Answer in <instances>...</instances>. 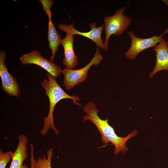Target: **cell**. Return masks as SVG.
Masks as SVG:
<instances>
[{
    "mask_svg": "<svg viewBox=\"0 0 168 168\" xmlns=\"http://www.w3.org/2000/svg\"><path fill=\"white\" fill-rule=\"evenodd\" d=\"M83 110L86 114L83 117V121L90 120L95 125L101 135V140L105 143V146L111 142L115 147L114 155L120 152L124 154L128 150L126 142L130 138L137 135V130L133 131L124 138L119 137L115 133L114 128L108 123V119L104 120L99 117L98 114L99 110L94 103L89 102L84 106Z\"/></svg>",
    "mask_w": 168,
    "mask_h": 168,
    "instance_id": "6da1fadb",
    "label": "cell"
},
{
    "mask_svg": "<svg viewBox=\"0 0 168 168\" xmlns=\"http://www.w3.org/2000/svg\"><path fill=\"white\" fill-rule=\"evenodd\" d=\"M46 76L48 79H43L41 85L49 98V110L48 116L43 119L44 125L43 128L40 131V133L45 135L49 130L51 129L56 134H58L59 132L55 127L54 121L53 112L55 105L61 100L67 98L72 100L74 104L81 106L82 105L77 101L80 100L81 98L75 95L68 94L58 84L55 78L49 73H47Z\"/></svg>",
    "mask_w": 168,
    "mask_h": 168,
    "instance_id": "7a4b0ae2",
    "label": "cell"
},
{
    "mask_svg": "<svg viewBox=\"0 0 168 168\" xmlns=\"http://www.w3.org/2000/svg\"><path fill=\"white\" fill-rule=\"evenodd\" d=\"M126 6L123 7L115 11L114 15L105 16L103 19L105 34L104 42V50H108V42L110 37L112 35L119 36L124 33L130 25L132 19L124 14Z\"/></svg>",
    "mask_w": 168,
    "mask_h": 168,
    "instance_id": "3957f363",
    "label": "cell"
},
{
    "mask_svg": "<svg viewBox=\"0 0 168 168\" xmlns=\"http://www.w3.org/2000/svg\"><path fill=\"white\" fill-rule=\"evenodd\" d=\"M100 48L97 47L95 55L90 62L83 68L77 70L66 68L62 70L64 79L63 85L69 90L78 84L85 81L87 78L88 72L91 66L99 64L103 59L100 54Z\"/></svg>",
    "mask_w": 168,
    "mask_h": 168,
    "instance_id": "277c9868",
    "label": "cell"
},
{
    "mask_svg": "<svg viewBox=\"0 0 168 168\" xmlns=\"http://www.w3.org/2000/svg\"><path fill=\"white\" fill-rule=\"evenodd\" d=\"M168 34V27L166 30L159 36L156 35L152 37L147 38H142L136 36L132 31L127 32L128 36L131 40L130 47L126 51L125 57L130 60L135 59L140 53L146 49L155 47L161 41L162 36Z\"/></svg>",
    "mask_w": 168,
    "mask_h": 168,
    "instance_id": "5b68a950",
    "label": "cell"
},
{
    "mask_svg": "<svg viewBox=\"0 0 168 168\" xmlns=\"http://www.w3.org/2000/svg\"><path fill=\"white\" fill-rule=\"evenodd\" d=\"M19 59L22 65L33 64L39 65L55 78L59 76L62 70L57 64L43 58L41 53L37 50L22 54Z\"/></svg>",
    "mask_w": 168,
    "mask_h": 168,
    "instance_id": "8992f818",
    "label": "cell"
},
{
    "mask_svg": "<svg viewBox=\"0 0 168 168\" xmlns=\"http://www.w3.org/2000/svg\"><path fill=\"white\" fill-rule=\"evenodd\" d=\"M7 55L5 50L0 51V76L2 81V89L11 96L18 97L21 89L16 78L10 74L6 67L5 60Z\"/></svg>",
    "mask_w": 168,
    "mask_h": 168,
    "instance_id": "52a82bcc",
    "label": "cell"
},
{
    "mask_svg": "<svg viewBox=\"0 0 168 168\" xmlns=\"http://www.w3.org/2000/svg\"><path fill=\"white\" fill-rule=\"evenodd\" d=\"M96 24L95 22L90 24V27L91 30L87 32H82L78 31L74 27L73 23L67 25L65 24L60 23L58 24V28L68 34L74 35H80L87 38L93 41L98 47L104 50V42L101 38V34L103 31L104 24L98 27H96Z\"/></svg>",
    "mask_w": 168,
    "mask_h": 168,
    "instance_id": "ba28073f",
    "label": "cell"
},
{
    "mask_svg": "<svg viewBox=\"0 0 168 168\" xmlns=\"http://www.w3.org/2000/svg\"><path fill=\"white\" fill-rule=\"evenodd\" d=\"M153 50L156 52V60L153 70L149 74L150 79L161 71L165 70L168 72V46L165 39L162 38Z\"/></svg>",
    "mask_w": 168,
    "mask_h": 168,
    "instance_id": "9c48e42d",
    "label": "cell"
},
{
    "mask_svg": "<svg viewBox=\"0 0 168 168\" xmlns=\"http://www.w3.org/2000/svg\"><path fill=\"white\" fill-rule=\"evenodd\" d=\"M18 144L14 152L12 161L9 168H28V166L23 163L28 156L27 145L28 142L27 137L24 135H21L18 137Z\"/></svg>",
    "mask_w": 168,
    "mask_h": 168,
    "instance_id": "30bf717a",
    "label": "cell"
},
{
    "mask_svg": "<svg viewBox=\"0 0 168 168\" xmlns=\"http://www.w3.org/2000/svg\"><path fill=\"white\" fill-rule=\"evenodd\" d=\"M74 39V35L66 34L65 37L62 39L61 43L64 50L63 64L70 69H72L78 64V61L73 49Z\"/></svg>",
    "mask_w": 168,
    "mask_h": 168,
    "instance_id": "8fae6325",
    "label": "cell"
},
{
    "mask_svg": "<svg viewBox=\"0 0 168 168\" xmlns=\"http://www.w3.org/2000/svg\"><path fill=\"white\" fill-rule=\"evenodd\" d=\"M52 17H49L48 30V40L49 48L51 50L52 55L50 57V61L53 63L55 58V54L61 44V36L55 28L52 20Z\"/></svg>",
    "mask_w": 168,
    "mask_h": 168,
    "instance_id": "7c38bea8",
    "label": "cell"
},
{
    "mask_svg": "<svg viewBox=\"0 0 168 168\" xmlns=\"http://www.w3.org/2000/svg\"><path fill=\"white\" fill-rule=\"evenodd\" d=\"M53 151L52 148H49L46 152L47 158L45 155L42 157L39 156L35 160L34 165L36 168H52L51 160Z\"/></svg>",
    "mask_w": 168,
    "mask_h": 168,
    "instance_id": "4fadbf2b",
    "label": "cell"
},
{
    "mask_svg": "<svg viewBox=\"0 0 168 168\" xmlns=\"http://www.w3.org/2000/svg\"><path fill=\"white\" fill-rule=\"evenodd\" d=\"M14 152L9 151L3 152L0 149V168H5L7 165L12 159Z\"/></svg>",
    "mask_w": 168,
    "mask_h": 168,
    "instance_id": "5bb4252c",
    "label": "cell"
},
{
    "mask_svg": "<svg viewBox=\"0 0 168 168\" xmlns=\"http://www.w3.org/2000/svg\"><path fill=\"white\" fill-rule=\"evenodd\" d=\"M43 7L42 9L49 17H52L53 15L51 11V8L53 4L54 1L52 0H39Z\"/></svg>",
    "mask_w": 168,
    "mask_h": 168,
    "instance_id": "9a60e30c",
    "label": "cell"
},
{
    "mask_svg": "<svg viewBox=\"0 0 168 168\" xmlns=\"http://www.w3.org/2000/svg\"><path fill=\"white\" fill-rule=\"evenodd\" d=\"M30 145L31 151L30 153L31 157L30 159V168H36L34 165V162L35 160L34 157V146L33 145L31 144H30Z\"/></svg>",
    "mask_w": 168,
    "mask_h": 168,
    "instance_id": "2e32d148",
    "label": "cell"
},
{
    "mask_svg": "<svg viewBox=\"0 0 168 168\" xmlns=\"http://www.w3.org/2000/svg\"><path fill=\"white\" fill-rule=\"evenodd\" d=\"M162 1L168 7V0H162Z\"/></svg>",
    "mask_w": 168,
    "mask_h": 168,
    "instance_id": "e0dca14e",
    "label": "cell"
},
{
    "mask_svg": "<svg viewBox=\"0 0 168 168\" xmlns=\"http://www.w3.org/2000/svg\"><path fill=\"white\" fill-rule=\"evenodd\" d=\"M166 44L168 46V40H167V41H166Z\"/></svg>",
    "mask_w": 168,
    "mask_h": 168,
    "instance_id": "ac0fdd59",
    "label": "cell"
},
{
    "mask_svg": "<svg viewBox=\"0 0 168 168\" xmlns=\"http://www.w3.org/2000/svg\"></svg>",
    "mask_w": 168,
    "mask_h": 168,
    "instance_id": "d6986e66",
    "label": "cell"
}]
</instances>
